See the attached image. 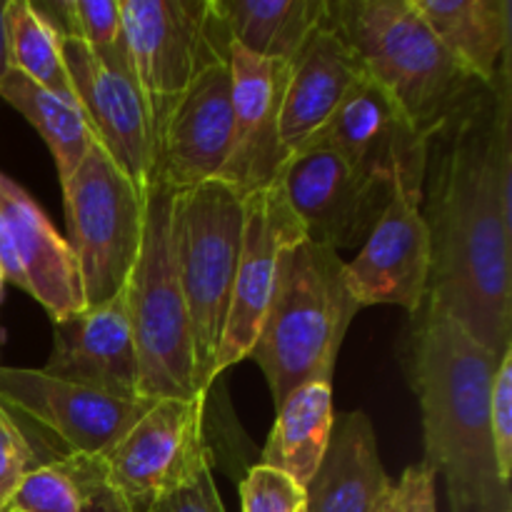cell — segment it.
<instances>
[{"mask_svg":"<svg viewBox=\"0 0 512 512\" xmlns=\"http://www.w3.org/2000/svg\"><path fill=\"white\" fill-rule=\"evenodd\" d=\"M510 65L430 140L423 218L430 235L425 300L503 355L512 348Z\"/></svg>","mask_w":512,"mask_h":512,"instance_id":"obj_1","label":"cell"},{"mask_svg":"<svg viewBox=\"0 0 512 512\" xmlns=\"http://www.w3.org/2000/svg\"><path fill=\"white\" fill-rule=\"evenodd\" d=\"M403 365L423 415L425 465L443 475L450 512H510L490 438V388L500 355L425 300L410 315Z\"/></svg>","mask_w":512,"mask_h":512,"instance_id":"obj_2","label":"cell"},{"mask_svg":"<svg viewBox=\"0 0 512 512\" xmlns=\"http://www.w3.org/2000/svg\"><path fill=\"white\" fill-rule=\"evenodd\" d=\"M328 25L428 140L488 90L455 63L413 0H328Z\"/></svg>","mask_w":512,"mask_h":512,"instance_id":"obj_3","label":"cell"},{"mask_svg":"<svg viewBox=\"0 0 512 512\" xmlns=\"http://www.w3.org/2000/svg\"><path fill=\"white\" fill-rule=\"evenodd\" d=\"M358 310L345 260L333 248L305 238L285 250L248 355L263 370L275 408L300 385L333 380L340 345Z\"/></svg>","mask_w":512,"mask_h":512,"instance_id":"obj_4","label":"cell"},{"mask_svg":"<svg viewBox=\"0 0 512 512\" xmlns=\"http://www.w3.org/2000/svg\"><path fill=\"white\" fill-rule=\"evenodd\" d=\"M243 220L245 198L223 180L173 190L170 245L190 318L195 385L203 395L215 385L213 365L228 320Z\"/></svg>","mask_w":512,"mask_h":512,"instance_id":"obj_5","label":"cell"},{"mask_svg":"<svg viewBox=\"0 0 512 512\" xmlns=\"http://www.w3.org/2000/svg\"><path fill=\"white\" fill-rule=\"evenodd\" d=\"M170 203L173 188L153 180L145 190L143 245L125 283L138 355V395L145 400L203 395L195 385L190 318L170 245Z\"/></svg>","mask_w":512,"mask_h":512,"instance_id":"obj_6","label":"cell"},{"mask_svg":"<svg viewBox=\"0 0 512 512\" xmlns=\"http://www.w3.org/2000/svg\"><path fill=\"white\" fill-rule=\"evenodd\" d=\"M130 73L158 145L195 75L228 55L230 35L215 0H120Z\"/></svg>","mask_w":512,"mask_h":512,"instance_id":"obj_7","label":"cell"},{"mask_svg":"<svg viewBox=\"0 0 512 512\" xmlns=\"http://www.w3.org/2000/svg\"><path fill=\"white\" fill-rule=\"evenodd\" d=\"M68 245L78 260L85 308L120 293L143 245L145 193L93 143L63 188Z\"/></svg>","mask_w":512,"mask_h":512,"instance_id":"obj_8","label":"cell"},{"mask_svg":"<svg viewBox=\"0 0 512 512\" xmlns=\"http://www.w3.org/2000/svg\"><path fill=\"white\" fill-rule=\"evenodd\" d=\"M205 400H155L148 413L103 455V468L130 512H153L175 490L213 468L205 443Z\"/></svg>","mask_w":512,"mask_h":512,"instance_id":"obj_9","label":"cell"},{"mask_svg":"<svg viewBox=\"0 0 512 512\" xmlns=\"http://www.w3.org/2000/svg\"><path fill=\"white\" fill-rule=\"evenodd\" d=\"M280 183L305 238L335 253L368 240L393 195V185L360 175L325 143L290 155Z\"/></svg>","mask_w":512,"mask_h":512,"instance_id":"obj_10","label":"cell"},{"mask_svg":"<svg viewBox=\"0 0 512 512\" xmlns=\"http://www.w3.org/2000/svg\"><path fill=\"white\" fill-rule=\"evenodd\" d=\"M300 240H305V230L290 208L280 175L268 188L245 195L243 243L235 268L228 320L215 355L213 383L225 370L250 355L273 298L280 258Z\"/></svg>","mask_w":512,"mask_h":512,"instance_id":"obj_11","label":"cell"},{"mask_svg":"<svg viewBox=\"0 0 512 512\" xmlns=\"http://www.w3.org/2000/svg\"><path fill=\"white\" fill-rule=\"evenodd\" d=\"M310 143L330 145L360 175L403 185L423 203L430 140L365 73Z\"/></svg>","mask_w":512,"mask_h":512,"instance_id":"obj_12","label":"cell"},{"mask_svg":"<svg viewBox=\"0 0 512 512\" xmlns=\"http://www.w3.org/2000/svg\"><path fill=\"white\" fill-rule=\"evenodd\" d=\"M0 400L53 430L75 455L103 458L155 400H128L43 370L0 368Z\"/></svg>","mask_w":512,"mask_h":512,"instance_id":"obj_13","label":"cell"},{"mask_svg":"<svg viewBox=\"0 0 512 512\" xmlns=\"http://www.w3.org/2000/svg\"><path fill=\"white\" fill-rule=\"evenodd\" d=\"M0 275L33 295L53 323L85 310L83 280L68 240L40 205L0 173Z\"/></svg>","mask_w":512,"mask_h":512,"instance_id":"obj_14","label":"cell"},{"mask_svg":"<svg viewBox=\"0 0 512 512\" xmlns=\"http://www.w3.org/2000/svg\"><path fill=\"white\" fill-rule=\"evenodd\" d=\"M345 275L360 308L400 305L410 315L423 308L430 280V235L420 200L403 185H393L390 203L363 250L345 263Z\"/></svg>","mask_w":512,"mask_h":512,"instance_id":"obj_15","label":"cell"},{"mask_svg":"<svg viewBox=\"0 0 512 512\" xmlns=\"http://www.w3.org/2000/svg\"><path fill=\"white\" fill-rule=\"evenodd\" d=\"M63 63L93 140L145 193L155 175V140L135 80L105 68L80 40L65 35Z\"/></svg>","mask_w":512,"mask_h":512,"instance_id":"obj_16","label":"cell"},{"mask_svg":"<svg viewBox=\"0 0 512 512\" xmlns=\"http://www.w3.org/2000/svg\"><path fill=\"white\" fill-rule=\"evenodd\" d=\"M233 140V78L228 55L215 58L195 75L175 105L158 145L155 175L173 190L215 180Z\"/></svg>","mask_w":512,"mask_h":512,"instance_id":"obj_17","label":"cell"},{"mask_svg":"<svg viewBox=\"0 0 512 512\" xmlns=\"http://www.w3.org/2000/svg\"><path fill=\"white\" fill-rule=\"evenodd\" d=\"M228 65L233 78V140L218 180L245 198L275 183L283 170L278 125L290 65L245 53L233 40Z\"/></svg>","mask_w":512,"mask_h":512,"instance_id":"obj_18","label":"cell"},{"mask_svg":"<svg viewBox=\"0 0 512 512\" xmlns=\"http://www.w3.org/2000/svg\"><path fill=\"white\" fill-rule=\"evenodd\" d=\"M43 373L118 398H140L125 288L108 303L90 305L73 318L53 323V353Z\"/></svg>","mask_w":512,"mask_h":512,"instance_id":"obj_19","label":"cell"},{"mask_svg":"<svg viewBox=\"0 0 512 512\" xmlns=\"http://www.w3.org/2000/svg\"><path fill=\"white\" fill-rule=\"evenodd\" d=\"M363 73L353 50L325 20L290 63L278 125L283 163L328 125Z\"/></svg>","mask_w":512,"mask_h":512,"instance_id":"obj_20","label":"cell"},{"mask_svg":"<svg viewBox=\"0 0 512 512\" xmlns=\"http://www.w3.org/2000/svg\"><path fill=\"white\" fill-rule=\"evenodd\" d=\"M305 512H385L395 495L370 418L335 415L328 450L305 485Z\"/></svg>","mask_w":512,"mask_h":512,"instance_id":"obj_21","label":"cell"},{"mask_svg":"<svg viewBox=\"0 0 512 512\" xmlns=\"http://www.w3.org/2000/svg\"><path fill=\"white\" fill-rule=\"evenodd\" d=\"M413 5L455 63L493 90L510 65V0H413Z\"/></svg>","mask_w":512,"mask_h":512,"instance_id":"obj_22","label":"cell"},{"mask_svg":"<svg viewBox=\"0 0 512 512\" xmlns=\"http://www.w3.org/2000/svg\"><path fill=\"white\" fill-rule=\"evenodd\" d=\"M215 8L238 48L288 65L328 20V0H215Z\"/></svg>","mask_w":512,"mask_h":512,"instance_id":"obj_23","label":"cell"},{"mask_svg":"<svg viewBox=\"0 0 512 512\" xmlns=\"http://www.w3.org/2000/svg\"><path fill=\"white\" fill-rule=\"evenodd\" d=\"M333 423V385H300L278 405V418L263 448L260 465L288 475L305 488L328 450Z\"/></svg>","mask_w":512,"mask_h":512,"instance_id":"obj_24","label":"cell"},{"mask_svg":"<svg viewBox=\"0 0 512 512\" xmlns=\"http://www.w3.org/2000/svg\"><path fill=\"white\" fill-rule=\"evenodd\" d=\"M0 100L18 110L38 130L55 160L60 188H65L95 143L78 100L50 93L15 70L5 75Z\"/></svg>","mask_w":512,"mask_h":512,"instance_id":"obj_25","label":"cell"},{"mask_svg":"<svg viewBox=\"0 0 512 512\" xmlns=\"http://www.w3.org/2000/svg\"><path fill=\"white\" fill-rule=\"evenodd\" d=\"M5 33L10 70L25 75L50 93L78 100L63 63V35L35 10L30 0H8Z\"/></svg>","mask_w":512,"mask_h":512,"instance_id":"obj_26","label":"cell"},{"mask_svg":"<svg viewBox=\"0 0 512 512\" xmlns=\"http://www.w3.org/2000/svg\"><path fill=\"white\" fill-rule=\"evenodd\" d=\"M33 5L60 35L80 40L105 68L133 78L125 50L120 0H53Z\"/></svg>","mask_w":512,"mask_h":512,"instance_id":"obj_27","label":"cell"},{"mask_svg":"<svg viewBox=\"0 0 512 512\" xmlns=\"http://www.w3.org/2000/svg\"><path fill=\"white\" fill-rule=\"evenodd\" d=\"M8 512H80V495L63 458L35 465L25 473Z\"/></svg>","mask_w":512,"mask_h":512,"instance_id":"obj_28","label":"cell"},{"mask_svg":"<svg viewBox=\"0 0 512 512\" xmlns=\"http://www.w3.org/2000/svg\"><path fill=\"white\" fill-rule=\"evenodd\" d=\"M243 512H305V490L288 475L255 465L240 480Z\"/></svg>","mask_w":512,"mask_h":512,"instance_id":"obj_29","label":"cell"},{"mask_svg":"<svg viewBox=\"0 0 512 512\" xmlns=\"http://www.w3.org/2000/svg\"><path fill=\"white\" fill-rule=\"evenodd\" d=\"M490 438H493L495 468L500 480L512 478V348L500 355L490 388Z\"/></svg>","mask_w":512,"mask_h":512,"instance_id":"obj_30","label":"cell"},{"mask_svg":"<svg viewBox=\"0 0 512 512\" xmlns=\"http://www.w3.org/2000/svg\"><path fill=\"white\" fill-rule=\"evenodd\" d=\"M35 468V455L20 425L0 400V512H8L15 488L28 470Z\"/></svg>","mask_w":512,"mask_h":512,"instance_id":"obj_31","label":"cell"},{"mask_svg":"<svg viewBox=\"0 0 512 512\" xmlns=\"http://www.w3.org/2000/svg\"><path fill=\"white\" fill-rule=\"evenodd\" d=\"M80 495V512H130L105 475L103 458L88 455H63Z\"/></svg>","mask_w":512,"mask_h":512,"instance_id":"obj_32","label":"cell"},{"mask_svg":"<svg viewBox=\"0 0 512 512\" xmlns=\"http://www.w3.org/2000/svg\"><path fill=\"white\" fill-rule=\"evenodd\" d=\"M153 512H225L218 488L213 480V468L203 470L193 483L175 490Z\"/></svg>","mask_w":512,"mask_h":512,"instance_id":"obj_33","label":"cell"},{"mask_svg":"<svg viewBox=\"0 0 512 512\" xmlns=\"http://www.w3.org/2000/svg\"><path fill=\"white\" fill-rule=\"evenodd\" d=\"M435 480H438V475L425 463L405 470L400 483L395 485L400 512H438V505H435Z\"/></svg>","mask_w":512,"mask_h":512,"instance_id":"obj_34","label":"cell"},{"mask_svg":"<svg viewBox=\"0 0 512 512\" xmlns=\"http://www.w3.org/2000/svg\"><path fill=\"white\" fill-rule=\"evenodd\" d=\"M5 5H8V0H0V85H3L5 75L10 73L8 33H5Z\"/></svg>","mask_w":512,"mask_h":512,"instance_id":"obj_35","label":"cell"},{"mask_svg":"<svg viewBox=\"0 0 512 512\" xmlns=\"http://www.w3.org/2000/svg\"><path fill=\"white\" fill-rule=\"evenodd\" d=\"M385 512H400V503H398V493L393 495V500L388 503V508H385Z\"/></svg>","mask_w":512,"mask_h":512,"instance_id":"obj_36","label":"cell"},{"mask_svg":"<svg viewBox=\"0 0 512 512\" xmlns=\"http://www.w3.org/2000/svg\"><path fill=\"white\" fill-rule=\"evenodd\" d=\"M0 288H3V275H0Z\"/></svg>","mask_w":512,"mask_h":512,"instance_id":"obj_37","label":"cell"}]
</instances>
